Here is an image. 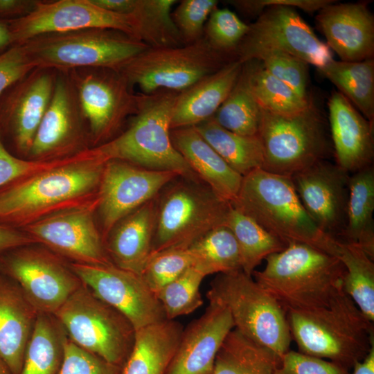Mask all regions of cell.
<instances>
[{"label": "cell", "mask_w": 374, "mask_h": 374, "mask_svg": "<svg viewBox=\"0 0 374 374\" xmlns=\"http://www.w3.org/2000/svg\"><path fill=\"white\" fill-rule=\"evenodd\" d=\"M355 108L374 124V59L361 62L330 60L317 68Z\"/></svg>", "instance_id": "obj_32"}, {"label": "cell", "mask_w": 374, "mask_h": 374, "mask_svg": "<svg viewBox=\"0 0 374 374\" xmlns=\"http://www.w3.org/2000/svg\"><path fill=\"white\" fill-rule=\"evenodd\" d=\"M328 106L336 164L349 174L373 166V124L337 91Z\"/></svg>", "instance_id": "obj_24"}, {"label": "cell", "mask_w": 374, "mask_h": 374, "mask_svg": "<svg viewBox=\"0 0 374 374\" xmlns=\"http://www.w3.org/2000/svg\"><path fill=\"white\" fill-rule=\"evenodd\" d=\"M253 60L260 62L268 73L287 84L299 96L309 98L307 91L308 63L289 53L276 50L262 51Z\"/></svg>", "instance_id": "obj_44"}, {"label": "cell", "mask_w": 374, "mask_h": 374, "mask_svg": "<svg viewBox=\"0 0 374 374\" xmlns=\"http://www.w3.org/2000/svg\"><path fill=\"white\" fill-rule=\"evenodd\" d=\"M265 260L264 269L252 276L286 312L328 305L344 291L341 262L312 246L291 243Z\"/></svg>", "instance_id": "obj_2"}, {"label": "cell", "mask_w": 374, "mask_h": 374, "mask_svg": "<svg viewBox=\"0 0 374 374\" xmlns=\"http://www.w3.org/2000/svg\"><path fill=\"white\" fill-rule=\"evenodd\" d=\"M232 60L213 50L203 37L179 46L148 47L118 72L143 94L180 92Z\"/></svg>", "instance_id": "obj_11"}, {"label": "cell", "mask_w": 374, "mask_h": 374, "mask_svg": "<svg viewBox=\"0 0 374 374\" xmlns=\"http://www.w3.org/2000/svg\"><path fill=\"white\" fill-rule=\"evenodd\" d=\"M336 257L345 269L344 290L362 313L374 321V263L359 247L337 240Z\"/></svg>", "instance_id": "obj_38"}, {"label": "cell", "mask_w": 374, "mask_h": 374, "mask_svg": "<svg viewBox=\"0 0 374 374\" xmlns=\"http://www.w3.org/2000/svg\"><path fill=\"white\" fill-rule=\"evenodd\" d=\"M171 141L198 178L221 199L236 197L243 177L233 170L194 126L171 130Z\"/></svg>", "instance_id": "obj_28"}, {"label": "cell", "mask_w": 374, "mask_h": 374, "mask_svg": "<svg viewBox=\"0 0 374 374\" xmlns=\"http://www.w3.org/2000/svg\"><path fill=\"white\" fill-rule=\"evenodd\" d=\"M20 45L35 68L60 71L100 68L118 72L148 47L121 31L107 28L45 34Z\"/></svg>", "instance_id": "obj_6"}, {"label": "cell", "mask_w": 374, "mask_h": 374, "mask_svg": "<svg viewBox=\"0 0 374 374\" xmlns=\"http://www.w3.org/2000/svg\"><path fill=\"white\" fill-rule=\"evenodd\" d=\"M104 161L90 148L66 163L0 189V224L21 230L97 197Z\"/></svg>", "instance_id": "obj_1"}, {"label": "cell", "mask_w": 374, "mask_h": 374, "mask_svg": "<svg viewBox=\"0 0 374 374\" xmlns=\"http://www.w3.org/2000/svg\"><path fill=\"white\" fill-rule=\"evenodd\" d=\"M6 22L12 46L45 34L89 28L116 30L136 39L131 15L104 10L91 0L38 1L29 15Z\"/></svg>", "instance_id": "obj_17"}, {"label": "cell", "mask_w": 374, "mask_h": 374, "mask_svg": "<svg viewBox=\"0 0 374 374\" xmlns=\"http://www.w3.org/2000/svg\"><path fill=\"white\" fill-rule=\"evenodd\" d=\"M202 138L235 172L242 177L264 162L260 140L256 136H243L220 126L211 117L194 126Z\"/></svg>", "instance_id": "obj_33"}, {"label": "cell", "mask_w": 374, "mask_h": 374, "mask_svg": "<svg viewBox=\"0 0 374 374\" xmlns=\"http://www.w3.org/2000/svg\"><path fill=\"white\" fill-rule=\"evenodd\" d=\"M84 123L69 72L57 71L51 102L36 132L27 159L55 161L90 148L89 134Z\"/></svg>", "instance_id": "obj_18"}, {"label": "cell", "mask_w": 374, "mask_h": 374, "mask_svg": "<svg viewBox=\"0 0 374 374\" xmlns=\"http://www.w3.org/2000/svg\"><path fill=\"white\" fill-rule=\"evenodd\" d=\"M157 199L148 201L120 220L105 238L106 251L116 266L138 274L151 253Z\"/></svg>", "instance_id": "obj_26"}, {"label": "cell", "mask_w": 374, "mask_h": 374, "mask_svg": "<svg viewBox=\"0 0 374 374\" xmlns=\"http://www.w3.org/2000/svg\"><path fill=\"white\" fill-rule=\"evenodd\" d=\"M274 374H350L335 362L290 350L281 358Z\"/></svg>", "instance_id": "obj_48"}, {"label": "cell", "mask_w": 374, "mask_h": 374, "mask_svg": "<svg viewBox=\"0 0 374 374\" xmlns=\"http://www.w3.org/2000/svg\"><path fill=\"white\" fill-rule=\"evenodd\" d=\"M57 71L35 68L0 95V132L13 154L27 159L51 102Z\"/></svg>", "instance_id": "obj_16"}, {"label": "cell", "mask_w": 374, "mask_h": 374, "mask_svg": "<svg viewBox=\"0 0 374 374\" xmlns=\"http://www.w3.org/2000/svg\"><path fill=\"white\" fill-rule=\"evenodd\" d=\"M280 358L233 328L215 359L212 374H274Z\"/></svg>", "instance_id": "obj_31"}, {"label": "cell", "mask_w": 374, "mask_h": 374, "mask_svg": "<svg viewBox=\"0 0 374 374\" xmlns=\"http://www.w3.org/2000/svg\"><path fill=\"white\" fill-rule=\"evenodd\" d=\"M206 276L192 266L156 294L167 319L189 314L202 305L200 285Z\"/></svg>", "instance_id": "obj_41"}, {"label": "cell", "mask_w": 374, "mask_h": 374, "mask_svg": "<svg viewBox=\"0 0 374 374\" xmlns=\"http://www.w3.org/2000/svg\"><path fill=\"white\" fill-rule=\"evenodd\" d=\"M69 265L82 283L126 317L135 330L167 319L156 294L139 274L113 263Z\"/></svg>", "instance_id": "obj_19"}, {"label": "cell", "mask_w": 374, "mask_h": 374, "mask_svg": "<svg viewBox=\"0 0 374 374\" xmlns=\"http://www.w3.org/2000/svg\"><path fill=\"white\" fill-rule=\"evenodd\" d=\"M175 0H134L131 15L135 38L148 47L184 45L172 19Z\"/></svg>", "instance_id": "obj_35"}, {"label": "cell", "mask_w": 374, "mask_h": 374, "mask_svg": "<svg viewBox=\"0 0 374 374\" xmlns=\"http://www.w3.org/2000/svg\"><path fill=\"white\" fill-rule=\"evenodd\" d=\"M349 175L324 159L291 177L309 215L322 231L335 239L346 224Z\"/></svg>", "instance_id": "obj_21"}, {"label": "cell", "mask_w": 374, "mask_h": 374, "mask_svg": "<svg viewBox=\"0 0 374 374\" xmlns=\"http://www.w3.org/2000/svg\"><path fill=\"white\" fill-rule=\"evenodd\" d=\"M332 3L318 11L317 25L326 45L343 62H361L374 56V16L366 1Z\"/></svg>", "instance_id": "obj_22"}, {"label": "cell", "mask_w": 374, "mask_h": 374, "mask_svg": "<svg viewBox=\"0 0 374 374\" xmlns=\"http://www.w3.org/2000/svg\"><path fill=\"white\" fill-rule=\"evenodd\" d=\"M178 92L139 93L137 112L127 127L110 141L93 147L105 162L121 160L148 169L170 170L185 179H199L170 138V121Z\"/></svg>", "instance_id": "obj_5"}, {"label": "cell", "mask_w": 374, "mask_h": 374, "mask_svg": "<svg viewBox=\"0 0 374 374\" xmlns=\"http://www.w3.org/2000/svg\"><path fill=\"white\" fill-rule=\"evenodd\" d=\"M208 304L199 318L183 329L165 374H212L216 355L234 323L226 308Z\"/></svg>", "instance_id": "obj_23"}, {"label": "cell", "mask_w": 374, "mask_h": 374, "mask_svg": "<svg viewBox=\"0 0 374 374\" xmlns=\"http://www.w3.org/2000/svg\"><path fill=\"white\" fill-rule=\"evenodd\" d=\"M350 374H374V346L371 347L366 356L353 366Z\"/></svg>", "instance_id": "obj_54"}, {"label": "cell", "mask_w": 374, "mask_h": 374, "mask_svg": "<svg viewBox=\"0 0 374 374\" xmlns=\"http://www.w3.org/2000/svg\"><path fill=\"white\" fill-rule=\"evenodd\" d=\"M98 197L52 214L21 231L72 263H112L95 221Z\"/></svg>", "instance_id": "obj_15"}, {"label": "cell", "mask_w": 374, "mask_h": 374, "mask_svg": "<svg viewBox=\"0 0 374 374\" xmlns=\"http://www.w3.org/2000/svg\"><path fill=\"white\" fill-rule=\"evenodd\" d=\"M38 312L19 285L0 272V360L19 374Z\"/></svg>", "instance_id": "obj_25"}, {"label": "cell", "mask_w": 374, "mask_h": 374, "mask_svg": "<svg viewBox=\"0 0 374 374\" xmlns=\"http://www.w3.org/2000/svg\"><path fill=\"white\" fill-rule=\"evenodd\" d=\"M0 374H10V373L7 370H1L0 369Z\"/></svg>", "instance_id": "obj_57"}, {"label": "cell", "mask_w": 374, "mask_h": 374, "mask_svg": "<svg viewBox=\"0 0 374 374\" xmlns=\"http://www.w3.org/2000/svg\"><path fill=\"white\" fill-rule=\"evenodd\" d=\"M188 249L171 248L151 253L140 276L155 294L165 285L193 266Z\"/></svg>", "instance_id": "obj_43"}, {"label": "cell", "mask_w": 374, "mask_h": 374, "mask_svg": "<svg viewBox=\"0 0 374 374\" xmlns=\"http://www.w3.org/2000/svg\"><path fill=\"white\" fill-rule=\"evenodd\" d=\"M261 108L250 87L248 68L243 64L232 90L213 116L222 127L243 136L258 135Z\"/></svg>", "instance_id": "obj_39"}, {"label": "cell", "mask_w": 374, "mask_h": 374, "mask_svg": "<svg viewBox=\"0 0 374 374\" xmlns=\"http://www.w3.org/2000/svg\"><path fill=\"white\" fill-rule=\"evenodd\" d=\"M53 316L75 344L123 366L133 348L136 330L126 317L85 285L82 284Z\"/></svg>", "instance_id": "obj_9"}, {"label": "cell", "mask_w": 374, "mask_h": 374, "mask_svg": "<svg viewBox=\"0 0 374 374\" xmlns=\"http://www.w3.org/2000/svg\"><path fill=\"white\" fill-rule=\"evenodd\" d=\"M332 0H230L228 3L249 16H258L268 7L278 6L299 8L308 13L319 11Z\"/></svg>", "instance_id": "obj_50"}, {"label": "cell", "mask_w": 374, "mask_h": 374, "mask_svg": "<svg viewBox=\"0 0 374 374\" xmlns=\"http://www.w3.org/2000/svg\"><path fill=\"white\" fill-rule=\"evenodd\" d=\"M37 0H0V21H11L29 15Z\"/></svg>", "instance_id": "obj_51"}, {"label": "cell", "mask_w": 374, "mask_h": 374, "mask_svg": "<svg viewBox=\"0 0 374 374\" xmlns=\"http://www.w3.org/2000/svg\"><path fill=\"white\" fill-rule=\"evenodd\" d=\"M225 225L237 240L242 259V270L248 275L252 276L256 268L267 256L287 247L252 218L231 205Z\"/></svg>", "instance_id": "obj_37"}, {"label": "cell", "mask_w": 374, "mask_h": 374, "mask_svg": "<svg viewBox=\"0 0 374 374\" xmlns=\"http://www.w3.org/2000/svg\"><path fill=\"white\" fill-rule=\"evenodd\" d=\"M73 157L51 161L19 157L6 147L0 132V189L17 180L63 164Z\"/></svg>", "instance_id": "obj_47"}, {"label": "cell", "mask_w": 374, "mask_h": 374, "mask_svg": "<svg viewBox=\"0 0 374 374\" xmlns=\"http://www.w3.org/2000/svg\"><path fill=\"white\" fill-rule=\"evenodd\" d=\"M170 186L157 201L151 253L188 248L209 231L225 225L231 208L229 202L197 181L186 179Z\"/></svg>", "instance_id": "obj_10"}, {"label": "cell", "mask_w": 374, "mask_h": 374, "mask_svg": "<svg viewBox=\"0 0 374 374\" xmlns=\"http://www.w3.org/2000/svg\"><path fill=\"white\" fill-rule=\"evenodd\" d=\"M374 168L373 166L349 175L345 226L337 239L361 248L374 259Z\"/></svg>", "instance_id": "obj_30"}, {"label": "cell", "mask_w": 374, "mask_h": 374, "mask_svg": "<svg viewBox=\"0 0 374 374\" xmlns=\"http://www.w3.org/2000/svg\"><path fill=\"white\" fill-rule=\"evenodd\" d=\"M183 329L179 322L166 319L136 330L122 374H165Z\"/></svg>", "instance_id": "obj_29"}, {"label": "cell", "mask_w": 374, "mask_h": 374, "mask_svg": "<svg viewBox=\"0 0 374 374\" xmlns=\"http://www.w3.org/2000/svg\"><path fill=\"white\" fill-rule=\"evenodd\" d=\"M276 50L319 68L332 59L331 50L321 41L294 8L274 6L265 9L249 29L234 53L244 64L264 51Z\"/></svg>", "instance_id": "obj_14"}, {"label": "cell", "mask_w": 374, "mask_h": 374, "mask_svg": "<svg viewBox=\"0 0 374 374\" xmlns=\"http://www.w3.org/2000/svg\"><path fill=\"white\" fill-rule=\"evenodd\" d=\"M86 121L91 148L113 139L130 115L136 114L139 93L134 94L119 72L100 68L68 71Z\"/></svg>", "instance_id": "obj_13"}, {"label": "cell", "mask_w": 374, "mask_h": 374, "mask_svg": "<svg viewBox=\"0 0 374 374\" xmlns=\"http://www.w3.org/2000/svg\"><path fill=\"white\" fill-rule=\"evenodd\" d=\"M245 63L251 91L262 109L279 114H292L302 111L311 102L310 97H301L268 73L258 60Z\"/></svg>", "instance_id": "obj_40"}, {"label": "cell", "mask_w": 374, "mask_h": 374, "mask_svg": "<svg viewBox=\"0 0 374 374\" xmlns=\"http://www.w3.org/2000/svg\"><path fill=\"white\" fill-rule=\"evenodd\" d=\"M261 111L258 136L263 151L262 169L291 177L325 159L329 145L324 121L312 100L292 114Z\"/></svg>", "instance_id": "obj_8"}, {"label": "cell", "mask_w": 374, "mask_h": 374, "mask_svg": "<svg viewBox=\"0 0 374 374\" xmlns=\"http://www.w3.org/2000/svg\"><path fill=\"white\" fill-rule=\"evenodd\" d=\"M193 266L206 276L242 270V259L232 231L222 225L213 229L190 244Z\"/></svg>", "instance_id": "obj_36"}, {"label": "cell", "mask_w": 374, "mask_h": 374, "mask_svg": "<svg viewBox=\"0 0 374 374\" xmlns=\"http://www.w3.org/2000/svg\"><path fill=\"white\" fill-rule=\"evenodd\" d=\"M209 303L226 308L234 328L281 358L292 337L287 312L280 303L242 270L219 274L206 292Z\"/></svg>", "instance_id": "obj_7"}, {"label": "cell", "mask_w": 374, "mask_h": 374, "mask_svg": "<svg viewBox=\"0 0 374 374\" xmlns=\"http://www.w3.org/2000/svg\"><path fill=\"white\" fill-rule=\"evenodd\" d=\"M35 67L24 46L15 45L0 55V95Z\"/></svg>", "instance_id": "obj_49"}, {"label": "cell", "mask_w": 374, "mask_h": 374, "mask_svg": "<svg viewBox=\"0 0 374 374\" xmlns=\"http://www.w3.org/2000/svg\"><path fill=\"white\" fill-rule=\"evenodd\" d=\"M217 5L216 0H182L178 3L171 16L184 44L203 38L205 24Z\"/></svg>", "instance_id": "obj_45"}, {"label": "cell", "mask_w": 374, "mask_h": 374, "mask_svg": "<svg viewBox=\"0 0 374 374\" xmlns=\"http://www.w3.org/2000/svg\"><path fill=\"white\" fill-rule=\"evenodd\" d=\"M65 337L53 314L39 313L19 374H57L63 358Z\"/></svg>", "instance_id": "obj_34"}, {"label": "cell", "mask_w": 374, "mask_h": 374, "mask_svg": "<svg viewBox=\"0 0 374 374\" xmlns=\"http://www.w3.org/2000/svg\"><path fill=\"white\" fill-rule=\"evenodd\" d=\"M249 24L228 8H216L204 28V38L215 51L235 60L236 48L247 34Z\"/></svg>", "instance_id": "obj_42"}, {"label": "cell", "mask_w": 374, "mask_h": 374, "mask_svg": "<svg viewBox=\"0 0 374 374\" xmlns=\"http://www.w3.org/2000/svg\"><path fill=\"white\" fill-rule=\"evenodd\" d=\"M0 369L1 370H7L8 371L7 368L5 366V365L3 364V362L1 360H0Z\"/></svg>", "instance_id": "obj_56"}, {"label": "cell", "mask_w": 374, "mask_h": 374, "mask_svg": "<svg viewBox=\"0 0 374 374\" xmlns=\"http://www.w3.org/2000/svg\"><path fill=\"white\" fill-rule=\"evenodd\" d=\"M230 204L287 246L303 243L336 256L337 240L322 231L309 215L290 177L256 169L243 177Z\"/></svg>", "instance_id": "obj_4"}, {"label": "cell", "mask_w": 374, "mask_h": 374, "mask_svg": "<svg viewBox=\"0 0 374 374\" xmlns=\"http://www.w3.org/2000/svg\"><path fill=\"white\" fill-rule=\"evenodd\" d=\"M122 368L81 348L66 335L63 358L57 374H122Z\"/></svg>", "instance_id": "obj_46"}, {"label": "cell", "mask_w": 374, "mask_h": 374, "mask_svg": "<svg viewBox=\"0 0 374 374\" xmlns=\"http://www.w3.org/2000/svg\"><path fill=\"white\" fill-rule=\"evenodd\" d=\"M0 272L13 279L42 314L53 315L82 284L69 262L38 243L1 254Z\"/></svg>", "instance_id": "obj_12"}, {"label": "cell", "mask_w": 374, "mask_h": 374, "mask_svg": "<svg viewBox=\"0 0 374 374\" xmlns=\"http://www.w3.org/2000/svg\"><path fill=\"white\" fill-rule=\"evenodd\" d=\"M98 7L116 13L130 15L134 5V0H91Z\"/></svg>", "instance_id": "obj_53"}, {"label": "cell", "mask_w": 374, "mask_h": 374, "mask_svg": "<svg viewBox=\"0 0 374 374\" xmlns=\"http://www.w3.org/2000/svg\"><path fill=\"white\" fill-rule=\"evenodd\" d=\"M177 177L175 171L148 169L121 160L107 161L96 208L103 240L120 220L156 197Z\"/></svg>", "instance_id": "obj_20"}, {"label": "cell", "mask_w": 374, "mask_h": 374, "mask_svg": "<svg viewBox=\"0 0 374 374\" xmlns=\"http://www.w3.org/2000/svg\"><path fill=\"white\" fill-rule=\"evenodd\" d=\"M36 243L24 231L0 224V255L15 248Z\"/></svg>", "instance_id": "obj_52"}, {"label": "cell", "mask_w": 374, "mask_h": 374, "mask_svg": "<svg viewBox=\"0 0 374 374\" xmlns=\"http://www.w3.org/2000/svg\"><path fill=\"white\" fill-rule=\"evenodd\" d=\"M287 319L299 352L350 371L374 346L373 321L343 291L329 305L289 310Z\"/></svg>", "instance_id": "obj_3"}, {"label": "cell", "mask_w": 374, "mask_h": 374, "mask_svg": "<svg viewBox=\"0 0 374 374\" xmlns=\"http://www.w3.org/2000/svg\"><path fill=\"white\" fill-rule=\"evenodd\" d=\"M12 46L11 35L6 21H0V55Z\"/></svg>", "instance_id": "obj_55"}, {"label": "cell", "mask_w": 374, "mask_h": 374, "mask_svg": "<svg viewBox=\"0 0 374 374\" xmlns=\"http://www.w3.org/2000/svg\"><path fill=\"white\" fill-rule=\"evenodd\" d=\"M242 66L238 60H232L178 92L171 130L195 126L213 117L232 90Z\"/></svg>", "instance_id": "obj_27"}]
</instances>
